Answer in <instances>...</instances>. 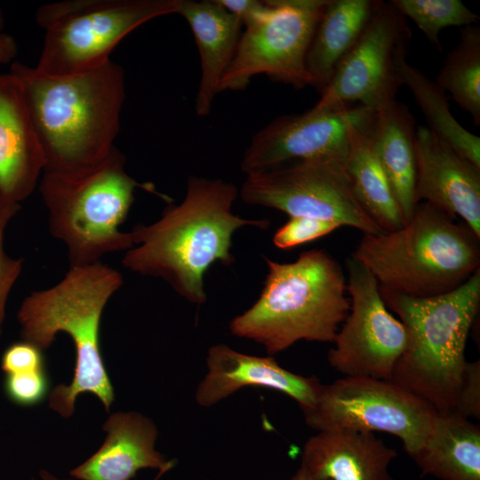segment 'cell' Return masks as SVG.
Returning <instances> with one entry per match:
<instances>
[{
  "label": "cell",
  "mask_w": 480,
  "mask_h": 480,
  "mask_svg": "<svg viewBox=\"0 0 480 480\" xmlns=\"http://www.w3.org/2000/svg\"><path fill=\"white\" fill-rule=\"evenodd\" d=\"M239 191L220 179L190 176L183 201L169 204L162 217L132 231L134 245L122 264L141 276L160 277L193 304L206 300L204 276L216 261L230 265L232 236L239 228H266L267 220H246L232 212Z\"/></svg>",
  "instance_id": "6da1fadb"
},
{
  "label": "cell",
  "mask_w": 480,
  "mask_h": 480,
  "mask_svg": "<svg viewBox=\"0 0 480 480\" xmlns=\"http://www.w3.org/2000/svg\"><path fill=\"white\" fill-rule=\"evenodd\" d=\"M40 142L44 172L94 165L113 149L125 99L124 68L111 60L90 71L51 76L13 62Z\"/></svg>",
  "instance_id": "7a4b0ae2"
},
{
  "label": "cell",
  "mask_w": 480,
  "mask_h": 480,
  "mask_svg": "<svg viewBox=\"0 0 480 480\" xmlns=\"http://www.w3.org/2000/svg\"><path fill=\"white\" fill-rule=\"evenodd\" d=\"M123 283L122 274L101 261L69 267L60 282L32 292L20 304L17 320L23 340L44 350L65 332L74 342L73 379L49 396V406L64 418L74 413L84 393L96 396L109 412L115 394L100 352V326L104 308Z\"/></svg>",
  "instance_id": "3957f363"
},
{
  "label": "cell",
  "mask_w": 480,
  "mask_h": 480,
  "mask_svg": "<svg viewBox=\"0 0 480 480\" xmlns=\"http://www.w3.org/2000/svg\"><path fill=\"white\" fill-rule=\"evenodd\" d=\"M268 274L256 302L229 324L269 355L296 341L333 342L350 309L339 262L324 250L303 252L291 263L265 258Z\"/></svg>",
  "instance_id": "277c9868"
},
{
  "label": "cell",
  "mask_w": 480,
  "mask_h": 480,
  "mask_svg": "<svg viewBox=\"0 0 480 480\" xmlns=\"http://www.w3.org/2000/svg\"><path fill=\"white\" fill-rule=\"evenodd\" d=\"M380 292L407 332L390 380L437 412L453 413L468 364L466 342L480 306V269L456 289L433 297Z\"/></svg>",
  "instance_id": "5b68a950"
},
{
  "label": "cell",
  "mask_w": 480,
  "mask_h": 480,
  "mask_svg": "<svg viewBox=\"0 0 480 480\" xmlns=\"http://www.w3.org/2000/svg\"><path fill=\"white\" fill-rule=\"evenodd\" d=\"M352 256L380 289L428 298L456 289L480 269V237L444 211L420 202L399 229L364 235Z\"/></svg>",
  "instance_id": "8992f818"
},
{
  "label": "cell",
  "mask_w": 480,
  "mask_h": 480,
  "mask_svg": "<svg viewBox=\"0 0 480 480\" xmlns=\"http://www.w3.org/2000/svg\"><path fill=\"white\" fill-rule=\"evenodd\" d=\"M116 147L100 163L76 171L43 172L39 191L48 211L49 230L61 241L69 267L100 262L107 254L134 245L132 231L119 229L134 201L136 188L160 196L151 182L140 183L125 171Z\"/></svg>",
  "instance_id": "52a82bcc"
},
{
  "label": "cell",
  "mask_w": 480,
  "mask_h": 480,
  "mask_svg": "<svg viewBox=\"0 0 480 480\" xmlns=\"http://www.w3.org/2000/svg\"><path fill=\"white\" fill-rule=\"evenodd\" d=\"M181 0H66L46 4L36 20L44 30L36 69L65 76L94 69L108 60L117 44L155 18L178 13Z\"/></svg>",
  "instance_id": "ba28073f"
},
{
  "label": "cell",
  "mask_w": 480,
  "mask_h": 480,
  "mask_svg": "<svg viewBox=\"0 0 480 480\" xmlns=\"http://www.w3.org/2000/svg\"><path fill=\"white\" fill-rule=\"evenodd\" d=\"M328 0H267L243 26L235 56L219 92L241 91L266 75L296 90L309 85L306 60Z\"/></svg>",
  "instance_id": "9c48e42d"
},
{
  "label": "cell",
  "mask_w": 480,
  "mask_h": 480,
  "mask_svg": "<svg viewBox=\"0 0 480 480\" xmlns=\"http://www.w3.org/2000/svg\"><path fill=\"white\" fill-rule=\"evenodd\" d=\"M316 430L382 431L400 438L412 458L423 446L437 412L392 380L344 377L321 384L314 404L301 410Z\"/></svg>",
  "instance_id": "30bf717a"
},
{
  "label": "cell",
  "mask_w": 480,
  "mask_h": 480,
  "mask_svg": "<svg viewBox=\"0 0 480 480\" xmlns=\"http://www.w3.org/2000/svg\"><path fill=\"white\" fill-rule=\"evenodd\" d=\"M239 195L249 204L348 226L369 235L385 232L357 201L346 159L336 156L292 161L246 175Z\"/></svg>",
  "instance_id": "8fae6325"
},
{
  "label": "cell",
  "mask_w": 480,
  "mask_h": 480,
  "mask_svg": "<svg viewBox=\"0 0 480 480\" xmlns=\"http://www.w3.org/2000/svg\"><path fill=\"white\" fill-rule=\"evenodd\" d=\"M412 38L405 17L381 1L364 33L335 68L314 110L359 105L374 111L396 100L399 67Z\"/></svg>",
  "instance_id": "7c38bea8"
},
{
  "label": "cell",
  "mask_w": 480,
  "mask_h": 480,
  "mask_svg": "<svg viewBox=\"0 0 480 480\" xmlns=\"http://www.w3.org/2000/svg\"><path fill=\"white\" fill-rule=\"evenodd\" d=\"M349 314L327 354L345 377L390 380L407 344L402 322L389 313L372 274L354 256L346 260Z\"/></svg>",
  "instance_id": "4fadbf2b"
},
{
  "label": "cell",
  "mask_w": 480,
  "mask_h": 480,
  "mask_svg": "<svg viewBox=\"0 0 480 480\" xmlns=\"http://www.w3.org/2000/svg\"><path fill=\"white\" fill-rule=\"evenodd\" d=\"M375 112L352 104L276 117L252 138L241 170L247 175L296 160L325 156L347 159L349 128L371 127Z\"/></svg>",
  "instance_id": "5bb4252c"
},
{
  "label": "cell",
  "mask_w": 480,
  "mask_h": 480,
  "mask_svg": "<svg viewBox=\"0 0 480 480\" xmlns=\"http://www.w3.org/2000/svg\"><path fill=\"white\" fill-rule=\"evenodd\" d=\"M417 202L460 217L480 237V168L427 126L416 127Z\"/></svg>",
  "instance_id": "9a60e30c"
},
{
  "label": "cell",
  "mask_w": 480,
  "mask_h": 480,
  "mask_svg": "<svg viewBox=\"0 0 480 480\" xmlns=\"http://www.w3.org/2000/svg\"><path fill=\"white\" fill-rule=\"evenodd\" d=\"M44 170V153L20 81L0 73V214H16Z\"/></svg>",
  "instance_id": "2e32d148"
},
{
  "label": "cell",
  "mask_w": 480,
  "mask_h": 480,
  "mask_svg": "<svg viewBox=\"0 0 480 480\" xmlns=\"http://www.w3.org/2000/svg\"><path fill=\"white\" fill-rule=\"evenodd\" d=\"M208 372L196 391L200 406L210 407L244 387H263L286 394L300 409L311 407L321 383L281 367L271 356H256L217 344L208 350Z\"/></svg>",
  "instance_id": "e0dca14e"
},
{
  "label": "cell",
  "mask_w": 480,
  "mask_h": 480,
  "mask_svg": "<svg viewBox=\"0 0 480 480\" xmlns=\"http://www.w3.org/2000/svg\"><path fill=\"white\" fill-rule=\"evenodd\" d=\"M108 433L100 448L70 471L78 480H132L143 468L169 471L167 460L155 449L157 429L148 418L135 412H119L103 425Z\"/></svg>",
  "instance_id": "ac0fdd59"
},
{
  "label": "cell",
  "mask_w": 480,
  "mask_h": 480,
  "mask_svg": "<svg viewBox=\"0 0 480 480\" xmlns=\"http://www.w3.org/2000/svg\"><path fill=\"white\" fill-rule=\"evenodd\" d=\"M396 452L372 432L330 429L305 443L300 466L328 480H392L388 473Z\"/></svg>",
  "instance_id": "d6986e66"
},
{
  "label": "cell",
  "mask_w": 480,
  "mask_h": 480,
  "mask_svg": "<svg viewBox=\"0 0 480 480\" xmlns=\"http://www.w3.org/2000/svg\"><path fill=\"white\" fill-rule=\"evenodd\" d=\"M178 14L188 23L200 55L201 78L195 110L206 116L237 48L243 23L217 0H181Z\"/></svg>",
  "instance_id": "ffe728a7"
},
{
  "label": "cell",
  "mask_w": 480,
  "mask_h": 480,
  "mask_svg": "<svg viewBox=\"0 0 480 480\" xmlns=\"http://www.w3.org/2000/svg\"><path fill=\"white\" fill-rule=\"evenodd\" d=\"M369 136L406 224L418 204L415 118L396 100L375 112Z\"/></svg>",
  "instance_id": "44dd1931"
},
{
  "label": "cell",
  "mask_w": 480,
  "mask_h": 480,
  "mask_svg": "<svg viewBox=\"0 0 480 480\" xmlns=\"http://www.w3.org/2000/svg\"><path fill=\"white\" fill-rule=\"evenodd\" d=\"M380 0H328L316 27L306 60L309 85L320 93L358 41Z\"/></svg>",
  "instance_id": "7402d4cb"
},
{
  "label": "cell",
  "mask_w": 480,
  "mask_h": 480,
  "mask_svg": "<svg viewBox=\"0 0 480 480\" xmlns=\"http://www.w3.org/2000/svg\"><path fill=\"white\" fill-rule=\"evenodd\" d=\"M422 475L441 480H480V427L456 413L437 412L412 457Z\"/></svg>",
  "instance_id": "603a6c76"
},
{
  "label": "cell",
  "mask_w": 480,
  "mask_h": 480,
  "mask_svg": "<svg viewBox=\"0 0 480 480\" xmlns=\"http://www.w3.org/2000/svg\"><path fill=\"white\" fill-rule=\"evenodd\" d=\"M370 128L361 125L349 128L346 167L359 204L380 228L390 232L404 223L374 151Z\"/></svg>",
  "instance_id": "cb8c5ba5"
},
{
  "label": "cell",
  "mask_w": 480,
  "mask_h": 480,
  "mask_svg": "<svg viewBox=\"0 0 480 480\" xmlns=\"http://www.w3.org/2000/svg\"><path fill=\"white\" fill-rule=\"evenodd\" d=\"M406 85L427 121V127L460 156L480 168V138L465 129L452 116L446 92L406 59L399 67Z\"/></svg>",
  "instance_id": "d4e9b609"
},
{
  "label": "cell",
  "mask_w": 480,
  "mask_h": 480,
  "mask_svg": "<svg viewBox=\"0 0 480 480\" xmlns=\"http://www.w3.org/2000/svg\"><path fill=\"white\" fill-rule=\"evenodd\" d=\"M436 83L480 125V27L465 26L446 55Z\"/></svg>",
  "instance_id": "484cf974"
},
{
  "label": "cell",
  "mask_w": 480,
  "mask_h": 480,
  "mask_svg": "<svg viewBox=\"0 0 480 480\" xmlns=\"http://www.w3.org/2000/svg\"><path fill=\"white\" fill-rule=\"evenodd\" d=\"M393 5L411 19L427 39L442 52L439 33L447 27L478 24L480 17L460 0H391Z\"/></svg>",
  "instance_id": "4316f807"
},
{
  "label": "cell",
  "mask_w": 480,
  "mask_h": 480,
  "mask_svg": "<svg viewBox=\"0 0 480 480\" xmlns=\"http://www.w3.org/2000/svg\"><path fill=\"white\" fill-rule=\"evenodd\" d=\"M341 227L336 222L308 218L290 217L273 236L274 244L283 250L294 248L305 243L314 241Z\"/></svg>",
  "instance_id": "83f0119b"
},
{
  "label": "cell",
  "mask_w": 480,
  "mask_h": 480,
  "mask_svg": "<svg viewBox=\"0 0 480 480\" xmlns=\"http://www.w3.org/2000/svg\"><path fill=\"white\" fill-rule=\"evenodd\" d=\"M49 379L45 370L6 374L4 391L16 404L32 406L41 403L48 394Z\"/></svg>",
  "instance_id": "f1b7e54d"
},
{
  "label": "cell",
  "mask_w": 480,
  "mask_h": 480,
  "mask_svg": "<svg viewBox=\"0 0 480 480\" xmlns=\"http://www.w3.org/2000/svg\"><path fill=\"white\" fill-rule=\"evenodd\" d=\"M14 216L15 214L11 212L0 214V337L5 318L6 302L23 267L22 259L11 257L4 249L5 229Z\"/></svg>",
  "instance_id": "f546056e"
},
{
  "label": "cell",
  "mask_w": 480,
  "mask_h": 480,
  "mask_svg": "<svg viewBox=\"0 0 480 480\" xmlns=\"http://www.w3.org/2000/svg\"><path fill=\"white\" fill-rule=\"evenodd\" d=\"M1 368L6 374L43 370V350L26 340L15 342L4 351Z\"/></svg>",
  "instance_id": "4dcf8cb0"
},
{
  "label": "cell",
  "mask_w": 480,
  "mask_h": 480,
  "mask_svg": "<svg viewBox=\"0 0 480 480\" xmlns=\"http://www.w3.org/2000/svg\"><path fill=\"white\" fill-rule=\"evenodd\" d=\"M453 413L480 418V362H468Z\"/></svg>",
  "instance_id": "1f68e13d"
},
{
  "label": "cell",
  "mask_w": 480,
  "mask_h": 480,
  "mask_svg": "<svg viewBox=\"0 0 480 480\" xmlns=\"http://www.w3.org/2000/svg\"><path fill=\"white\" fill-rule=\"evenodd\" d=\"M218 3L228 12L239 18L244 23L259 10L263 1L258 0H217Z\"/></svg>",
  "instance_id": "d6a6232c"
},
{
  "label": "cell",
  "mask_w": 480,
  "mask_h": 480,
  "mask_svg": "<svg viewBox=\"0 0 480 480\" xmlns=\"http://www.w3.org/2000/svg\"><path fill=\"white\" fill-rule=\"evenodd\" d=\"M17 44L12 36L0 33V65L11 62L17 55Z\"/></svg>",
  "instance_id": "836d02e7"
},
{
  "label": "cell",
  "mask_w": 480,
  "mask_h": 480,
  "mask_svg": "<svg viewBox=\"0 0 480 480\" xmlns=\"http://www.w3.org/2000/svg\"><path fill=\"white\" fill-rule=\"evenodd\" d=\"M291 480H328V479H321V478L315 477L312 475H310L305 468L300 466L299 469L292 476Z\"/></svg>",
  "instance_id": "e575fe53"
},
{
  "label": "cell",
  "mask_w": 480,
  "mask_h": 480,
  "mask_svg": "<svg viewBox=\"0 0 480 480\" xmlns=\"http://www.w3.org/2000/svg\"><path fill=\"white\" fill-rule=\"evenodd\" d=\"M39 474H40L43 480H60V479H58L57 477H55L54 476H52L48 471L44 470V469L40 470ZM64 480H68V479H64Z\"/></svg>",
  "instance_id": "d590c367"
},
{
  "label": "cell",
  "mask_w": 480,
  "mask_h": 480,
  "mask_svg": "<svg viewBox=\"0 0 480 480\" xmlns=\"http://www.w3.org/2000/svg\"><path fill=\"white\" fill-rule=\"evenodd\" d=\"M3 24H4V21H3V15H2V12L0 10V33H2V28H3Z\"/></svg>",
  "instance_id": "8d00e7d4"
}]
</instances>
